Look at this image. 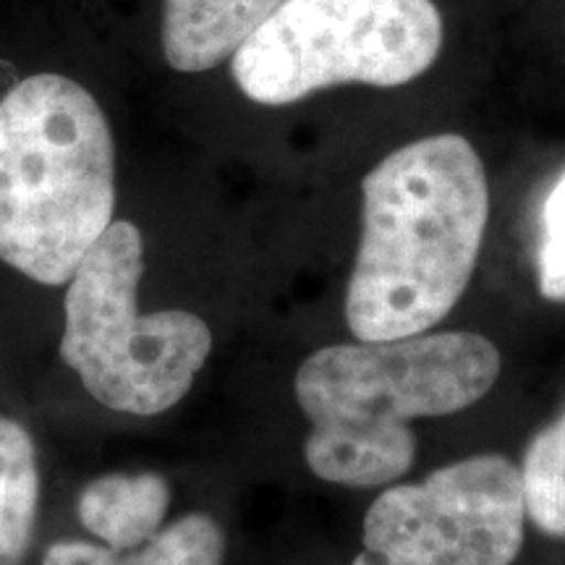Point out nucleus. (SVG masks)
Here are the masks:
<instances>
[{"mask_svg":"<svg viewBox=\"0 0 565 565\" xmlns=\"http://www.w3.org/2000/svg\"><path fill=\"white\" fill-rule=\"evenodd\" d=\"M490 221L484 166L458 134L416 139L362 181V238L345 291L359 341L429 333L461 299Z\"/></svg>","mask_w":565,"mask_h":565,"instance_id":"obj_1","label":"nucleus"},{"mask_svg":"<svg viewBox=\"0 0 565 565\" xmlns=\"http://www.w3.org/2000/svg\"><path fill=\"white\" fill-rule=\"evenodd\" d=\"M500 366L494 343L463 330L315 351L294 377L296 404L312 424L303 461L330 484H391L416 458L412 422L475 406Z\"/></svg>","mask_w":565,"mask_h":565,"instance_id":"obj_2","label":"nucleus"},{"mask_svg":"<svg viewBox=\"0 0 565 565\" xmlns=\"http://www.w3.org/2000/svg\"><path fill=\"white\" fill-rule=\"evenodd\" d=\"M116 210V150L95 97L38 74L0 100V263L66 286Z\"/></svg>","mask_w":565,"mask_h":565,"instance_id":"obj_3","label":"nucleus"},{"mask_svg":"<svg viewBox=\"0 0 565 565\" xmlns=\"http://www.w3.org/2000/svg\"><path fill=\"white\" fill-rule=\"evenodd\" d=\"M145 238L113 221L84 254L63 296L61 359L97 404L116 414L171 412L212 353V330L186 309L139 312Z\"/></svg>","mask_w":565,"mask_h":565,"instance_id":"obj_4","label":"nucleus"},{"mask_svg":"<svg viewBox=\"0 0 565 565\" xmlns=\"http://www.w3.org/2000/svg\"><path fill=\"white\" fill-rule=\"evenodd\" d=\"M443 19L433 0H282L231 58L259 105H288L341 84L401 87L433 66Z\"/></svg>","mask_w":565,"mask_h":565,"instance_id":"obj_5","label":"nucleus"},{"mask_svg":"<svg viewBox=\"0 0 565 565\" xmlns=\"http://www.w3.org/2000/svg\"><path fill=\"white\" fill-rule=\"evenodd\" d=\"M524 534L519 466L479 454L380 492L351 565H513Z\"/></svg>","mask_w":565,"mask_h":565,"instance_id":"obj_6","label":"nucleus"},{"mask_svg":"<svg viewBox=\"0 0 565 565\" xmlns=\"http://www.w3.org/2000/svg\"><path fill=\"white\" fill-rule=\"evenodd\" d=\"M282 0H162L168 66L202 74L233 58Z\"/></svg>","mask_w":565,"mask_h":565,"instance_id":"obj_7","label":"nucleus"},{"mask_svg":"<svg viewBox=\"0 0 565 565\" xmlns=\"http://www.w3.org/2000/svg\"><path fill=\"white\" fill-rule=\"evenodd\" d=\"M171 484L154 471H113L84 484L76 500L79 524L100 545L131 553L166 526Z\"/></svg>","mask_w":565,"mask_h":565,"instance_id":"obj_8","label":"nucleus"},{"mask_svg":"<svg viewBox=\"0 0 565 565\" xmlns=\"http://www.w3.org/2000/svg\"><path fill=\"white\" fill-rule=\"evenodd\" d=\"M42 505L40 450L30 429L0 414V565H24Z\"/></svg>","mask_w":565,"mask_h":565,"instance_id":"obj_9","label":"nucleus"},{"mask_svg":"<svg viewBox=\"0 0 565 565\" xmlns=\"http://www.w3.org/2000/svg\"><path fill=\"white\" fill-rule=\"evenodd\" d=\"M519 471L532 524L565 540V406L529 440Z\"/></svg>","mask_w":565,"mask_h":565,"instance_id":"obj_10","label":"nucleus"},{"mask_svg":"<svg viewBox=\"0 0 565 565\" xmlns=\"http://www.w3.org/2000/svg\"><path fill=\"white\" fill-rule=\"evenodd\" d=\"M134 553L141 565H223L225 532L210 513L194 511L162 526Z\"/></svg>","mask_w":565,"mask_h":565,"instance_id":"obj_11","label":"nucleus"},{"mask_svg":"<svg viewBox=\"0 0 565 565\" xmlns=\"http://www.w3.org/2000/svg\"><path fill=\"white\" fill-rule=\"evenodd\" d=\"M540 291L545 299L565 303V173L547 194L542 210Z\"/></svg>","mask_w":565,"mask_h":565,"instance_id":"obj_12","label":"nucleus"},{"mask_svg":"<svg viewBox=\"0 0 565 565\" xmlns=\"http://www.w3.org/2000/svg\"><path fill=\"white\" fill-rule=\"evenodd\" d=\"M42 565H141L137 553H118L95 540H58L42 555Z\"/></svg>","mask_w":565,"mask_h":565,"instance_id":"obj_13","label":"nucleus"}]
</instances>
